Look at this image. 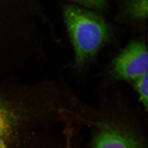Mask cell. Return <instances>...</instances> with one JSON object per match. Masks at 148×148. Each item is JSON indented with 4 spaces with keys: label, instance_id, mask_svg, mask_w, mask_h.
<instances>
[{
    "label": "cell",
    "instance_id": "obj_5",
    "mask_svg": "<svg viewBox=\"0 0 148 148\" xmlns=\"http://www.w3.org/2000/svg\"><path fill=\"white\" fill-rule=\"evenodd\" d=\"M127 13L132 19H146L148 16V0H129Z\"/></svg>",
    "mask_w": 148,
    "mask_h": 148
},
{
    "label": "cell",
    "instance_id": "obj_6",
    "mask_svg": "<svg viewBox=\"0 0 148 148\" xmlns=\"http://www.w3.org/2000/svg\"><path fill=\"white\" fill-rule=\"evenodd\" d=\"M148 74L134 81L135 89L137 92L140 101L145 108L148 106Z\"/></svg>",
    "mask_w": 148,
    "mask_h": 148
},
{
    "label": "cell",
    "instance_id": "obj_3",
    "mask_svg": "<svg viewBox=\"0 0 148 148\" xmlns=\"http://www.w3.org/2000/svg\"><path fill=\"white\" fill-rule=\"evenodd\" d=\"M148 51L146 45L134 41L128 45L113 63V71L116 77L135 81L148 74Z\"/></svg>",
    "mask_w": 148,
    "mask_h": 148
},
{
    "label": "cell",
    "instance_id": "obj_7",
    "mask_svg": "<svg viewBox=\"0 0 148 148\" xmlns=\"http://www.w3.org/2000/svg\"><path fill=\"white\" fill-rule=\"evenodd\" d=\"M75 2L86 8L94 10H100L106 5V0H72Z\"/></svg>",
    "mask_w": 148,
    "mask_h": 148
},
{
    "label": "cell",
    "instance_id": "obj_2",
    "mask_svg": "<svg viewBox=\"0 0 148 148\" xmlns=\"http://www.w3.org/2000/svg\"><path fill=\"white\" fill-rule=\"evenodd\" d=\"M26 102L0 93V148H15L36 114Z\"/></svg>",
    "mask_w": 148,
    "mask_h": 148
},
{
    "label": "cell",
    "instance_id": "obj_4",
    "mask_svg": "<svg viewBox=\"0 0 148 148\" xmlns=\"http://www.w3.org/2000/svg\"><path fill=\"white\" fill-rule=\"evenodd\" d=\"M91 148H143L137 136L116 122H101L98 128Z\"/></svg>",
    "mask_w": 148,
    "mask_h": 148
},
{
    "label": "cell",
    "instance_id": "obj_1",
    "mask_svg": "<svg viewBox=\"0 0 148 148\" xmlns=\"http://www.w3.org/2000/svg\"><path fill=\"white\" fill-rule=\"evenodd\" d=\"M63 16L74 48L75 64L81 67L108 41L109 27L99 15L76 5H65Z\"/></svg>",
    "mask_w": 148,
    "mask_h": 148
}]
</instances>
